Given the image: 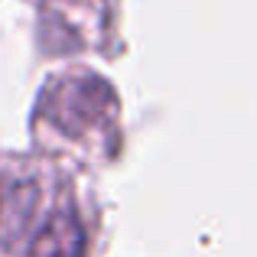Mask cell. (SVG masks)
<instances>
[{"instance_id": "cell-1", "label": "cell", "mask_w": 257, "mask_h": 257, "mask_svg": "<svg viewBox=\"0 0 257 257\" xmlns=\"http://www.w3.org/2000/svg\"><path fill=\"white\" fill-rule=\"evenodd\" d=\"M39 114H46L62 134L82 137L114 114V91L94 75H65L46 88Z\"/></svg>"}, {"instance_id": "cell-2", "label": "cell", "mask_w": 257, "mask_h": 257, "mask_svg": "<svg viewBox=\"0 0 257 257\" xmlns=\"http://www.w3.org/2000/svg\"><path fill=\"white\" fill-rule=\"evenodd\" d=\"M26 257H85V231L72 212H52Z\"/></svg>"}]
</instances>
